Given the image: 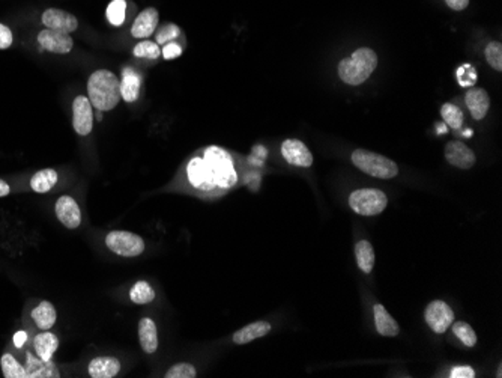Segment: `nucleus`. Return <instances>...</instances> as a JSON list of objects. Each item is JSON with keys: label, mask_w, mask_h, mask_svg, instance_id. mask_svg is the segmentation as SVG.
Segmentation results:
<instances>
[{"label": "nucleus", "mask_w": 502, "mask_h": 378, "mask_svg": "<svg viewBox=\"0 0 502 378\" xmlns=\"http://www.w3.org/2000/svg\"><path fill=\"white\" fill-rule=\"evenodd\" d=\"M187 177L194 189L205 191L231 189L238 178L231 154L220 146H208L194 156L187 165Z\"/></svg>", "instance_id": "obj_1"}, {"label": "nucleus", "mask_w": 502, "mask_h": 378, "mask_svg": "<svg viewBox=\"0 0 502 378\" xmlns=\"http://www.w3.org/2000/svg\"><path fill=\"white\" fill-rule=\"evenodd\" d=\"M87 99L96 111L110 112L122 100L121 80L108 70H96L87 80Z\"/></svg>", "instance_id": "obj_2"}, {"label": "nucleus", "mask_w": 502, "mask_h": 378, "mask_svg": "<svg viewBox=\"0 0 502 378\" xmlns=\"http://www.w3.org/2000/svg\"><path fill=\"white\" fill-rule=\"evenodd\" d=\"M378 67V55L372 49H358L352 56L338 63V77L346 84L358 86L364 83Z\"/></svg>", "instance_id": "obj_3"}, {"label": "nucleus", "mask_w": 502, "mask_h": 378, "mask_svg": "<svg viewBox=\"0 0 502 378\" xmlns=\"http://www.w3.org/2000/svg\"><path fill=\"white\" fill-rule=\"evenodd\" d=\"M351 158H352V163L359 170H363L364 174L370 177L380 178V179H391L397 177L399 174V168L394 161L380 154L372 153V151L355 149Z\"/></svg>", "instance_id": "obj_4"}, {"label": "nucleus", "mask_w": 502, "mask_h": 378, "mask_svg": "<svg viewBox=\"0 0 502 378\" xmlns=\"http://www.w3.org/2000/svg\"><path fill=\"white\" fill-rule=\"evenodd\" d=\"M349 205L359 215H378L387 208V194L378 189H359L349 196Z\"/></svg>", "instance_id": "obj_5"}, {"label": "nucleus", "mask_w": 502, "mask_h": 378, "mask_svg": "<svg viewBox=\"0 0 502 378\" xmlns=\"http://www.w3.org/2000/svg\"><path fill=\"white\" fill-rule=\"evenodd\" d=\"M108 251L124 258H136L145 252V240L129 231H112L105 237Z\"/></svg>", "instance_id": "obj_6"}, {"label": "nucleus", "mask_w": 502, "mask_h": 378, "mask_svg": "<svg viewBox=\"0 0 502 378\" xmlns=\"http://www.w3.org/2000/svg\"><path fill=\"white\" fill-rule=\"evenodd\" d=\"M424 318L427 326L438 334L445 333L454 322L453 309L442 300H435L424 310Z\"/></svg>", "instance_id": "obj_7"}, {"label": "nucleus", "mask_w": 502, "mask_h": 378, "mask_svg": "<svg viewBox=\"0 0 502 378\" xmlns=\"http://www.w3.org/2000/svg\"><path fill=\"white\" fill-rule=\"evenodd\" d=\"M72 127L79 136L91 134L94 128V106L84 95L75 96L72 103Z\"/></svg>", "instance_id": "obj_8"}, {"label": "nucleus", "mask_w": 502, "mask_h": 378, "mask_svg": "<svg viewBox=\"0 0 502 378\" xmlns=\"http://www.w3.org/2000/svg\"><path fill=\"white\" fill-rule=\"evenodd\" d=\"M38 44L50 53L56 55H67L74 47V39L70 34H63L59 30L44 29L38 34Z\"/></svg>", "instance_id": "obj_9"}, {"label": "nucleus", "mask_w": 502, "mask_h": 378, "mask_svg": "<svg viewBox=\"0 0 502 378\" xmlns=\"http://www.w3.org/2000/svg\"><path fill=\"white\" fill-rule=\"evenodd\" d=\"M56 218L68 229H77L82 225V211L77 201L68 194H63L56 201Z\"/></svg>", "instance_id": "obj_10"}, {"label": "nucleus", "mask_w": 502, "mask_h": 378, "mask_svg": "<svg viewBox=\"0 0 502 378\" xmlns=\"http://www.w3.org/2000/svg\"><path fill=\"white\" fill-rule=\"evenodd\" d=\"M42 25L46 26V29L59 30L63 32V34L71 35L72 32L77 30L79 21L71 13H67V11L50 8L42 14Z\"/></svg>", "instance_id": "obj_11"}, {"label": "nucleus", "mask_w": 502, "mask_h": 378, "mask_svg": "<svg viewBox=\"0 0 502 378\" xmlns=\"http://www.w3.org/2000/svg\"><path fill=\"white\" fill-rule=\"evenodd\" d=\"M281 156L292 166L310 168L313 165V156L309 148L297 139H289L283 142Z\"/></svg>", "instance_id": "obj_12"}, {"label": "nucleus", "mask_w": 502, "mask_h": 378, "mask_svg": "<svg viewBox=\"0 0 502 378\" xmlns=\"http://www.w3.org/2000/svg\"><path fill=\"white\" fill-rule=\"evenodd\" d=\"M158 11L155 8H146L141 11L131 26V35L137 39H146L155 34L158 26Z\"/></svg>", "instance_id": "obj_13"}, {"label": "nucleus", "mask_w": 502, "mask_h": 378, "mask_svg": "<svg viewBox=\"0 0 502 378\" xmlns=\"http://www.w3.org/2000/svg\"><path fill=\"white\" fill-rule=\"evenodd\" d=\"M445 158L450 165L459 169H471L477 160L474 151L465 144L457 142V140L449 142V145L445 146Z\"/></svg>", "instance_id": "obj_14"}, {"label": "nucleus", "mask_w": 502, "mask_h": 378, "mask_svg": "<svg viewBox=\"0 0 502 378\" xmlns=\"http://www.w3.org/2000/svg\"><path fill=\"white\" fill-rule=\"evenodd\" d=\"M121 360L112 358V355H100L91 360L87 366V372L92 378H115L121 372Z\"/></svg>", "instance_id": "obj_15"}, {"label": "nucleus", "mask_w": 502, "mask_h": 378, "mask_svg": "<svg viewBox=\"0 0 502 378\" xmlns=\"http://www.w3.org/2000/svg\"><path fill=\"white\" fill-rule=\"evenodd\" d=\"M139 341L141 350L146 354H152L158 350V329L152 318L143 317L139 321Z\"/></svg>", "instance_id": "obj_16"}, {"label": "nucleus", "mask_w": 502, "mask_h": 378, "mask_svg": "<svg viewBox=\"0 0 502 378\" xmlns=\"http://www.w3.org/2000/svg\"><path fill=\"white\" fill-rule=\"evenodd\" d=\"M465 101H466L469 112H471V116L475 121H482L483 118L487 115L490 99L484 89L471 88L465 96Z\"/></svg>", "instance_id": "obj_17"}, {"label": "nucleus", "mask_w": 502, "mask_h": 378, "mask_svg": "<svg viewBox=\"0 0 502 378\" xmlns=\"http://www.w3.org/2000/svg\"><path fill=\"white\" fill-rule=\"evenodd\" d=\"M59 371L51 360H42L38 355L27 354L26 378H58Z\"/></svg>", "instance_id": "obj_18"}, {"label": "nucleus", "mask_w": 502, "mask_h": 378, "mask_svg": "<svg viewBox=\"0 0 502 378\" xmlns=\"http://www.w3.org/2000/svg\"><path fill=\"white\" fill-rule=\"evenodd\" d=\"M271 324L266 321H256L251 322L248 326L239 329L238 332L233 333V342L236 345H245L248 342H253L255 339L264 338L271 332Z\"/></svg>", "instance_id": "obj_19"}, {"label": "nucleus", "mask_w": 502, "mask_h": 378, "mask_svg": "<svg viewBox=\"0 0 502 378\" xmlns=\"http://www.w3.org/2000/svg\"><path fill=\"white\" fill-rule=\"evenodd\" d=\"M59 348V338L50 330H42L34 338V350L42 360H51Z\"/></svg>", "instance_id": "obj_20"}, {"label": "nucleus", "mask_w": 502, "mask_h": 378, "mask_svg": "<svg viewBox=\"0 0 502 378\" xmlns=\"http://www.w3.org/2000/svg\"><path fill=\"white\" fill-rule=\"evenodd\" d=\"M373 315H375L376 330L379 334H382V336L394 338L400 333L399 324L392 320V317L388 314V310L382 305H375Z\"/></svg>", "instance_id": "obj_21"}, {"label": "nucleus", "mask_w": 502, "mask_h": 378, "mask_svg": "<svg viewBox=\"0 0 502 378\" xmlns=\"http://www.w3.org/2000/svg\"><path fill=\"white\" fill-rule=\"evenodd\" d=\"M32 320L35 321L37 327L41 330H50L58 320V312L50 301L44 300L41 303L32 310Z\"/></svg>", "instance_id": "obj_22"}, {"label": "nucleus", "mask_w": 502, "mask_h": 378, "mask_svg": "<svg viewBox=\"0 0 502 378\" xmlns=\"http://www.w3.org/2000/svg\"><path fill=\"white\" fill-rule=\"evenodd\" d=\"M140 86H141V77L140 74L125 68L124 75L121 80V96L122 100L127 103H134L139 99L140 94Z\"/></svg>", "instance_id": "obj_23"}, {"label": "nucleus", "mask_w": 502, "mask_h": 378, "mask_svg": "<svg viewBox=\"0 0 502 378\" xmlns=\"http://www.w3.org/2000/svg\"><path fill=\"white\" fill-rule=\"evenodd\" d=\"M59 175L54 169H42L30 179V189L35 193H49L54 186L58 184Z\"/></svg>", "instance_id": "obj_24"}, {"label": "nucleus", "mask_w": 502, "mask_h": 378, "mask_svg": "<svg viewBox=\"0 0 502 378\" xmlns=\"http://www.w3.org/2000/svg\"><path fill=\"white\" fill-rule=\"evenodd\" d=\"M355 256H356V264L363 273L370 275L373 272L375 265V251L373 246L368 241L363 240L356 243L355 246Z\"/></svg>", "instance_id": "obj_25"}, {"label": "nucleus", "mask_w": 502, "mask_h": 378, "mask_svg": "<svg viewBox=\"0 0 502 378\" xmlns=\"http://www.w3.org/2000/svg\"><path fill=\"white\" fill-rule=\"evenodd\" d=\"M129 298L136 305H148L155 300V291L146 280H139L129 289Z\"/></svg>", "instance_id": "obj_26"}, {"label": "nucleus", "mask_w": 502, "mask_h": 378, "mask_svg": "<svg viewBox=\"0 0 502 378\" xmlns=\"http://www.w3.org/2000/svg\"><path fill=\"white\" fill-rule=\"evenodd\" d=\"M0 368H2L5 378H26V366L21 365L11 353L2 355Z\"/></svg>", "instance_id": "obj_27"}, {"label": "nucleus", "mask_w": 502, "mask_h": 378, "mask_svg": "<svg viewBox=\"0 0 502 378\" xmlns=\"http://www.w3.org/2000/svg\"><path fill=\"white\" fill-rule=\"evenodd\" d=\"M133 55L140 59H149L157 61L161 56V49L155 41L141 39L139 44L133 49Z\"/></svg>", "instance_id": "obj_28"}, {"label": "nucleus", "mask_w": 502, "mask_h": 378, "mask_svg": "<svg viewBox=\"0 0 502 378\" xmlns=\"http://www.w3.org/2000/svg\"><path fill=\"white\" fill-rule=\"evenodd\" d=\"M441 115L444 118V121L446 122V125L451 127L453 130H459L463 125V112L459 109V107L451 104V103H445L441 109Z\"/></svg>", "instance_id": "obj_29"}, {"label": "nucleus", "mask_w": 502, "mask_h": 378, "mask_svg": "<svg viewBox=\"0 0 502 378\" xmlns=\"http://www.w3.org/2000/svg\"><path fill=\"white\" fill-rule=\"evenodd\" d=\"M451 326H453V333L462 341L463 345H466V347H469V348L474 347V345L477 344V334L468 322L457 321V322H453Z\"/></svg>", "instance_id": "obj_30"}, {"label": "nucleus", "mask_w": 502, "mask_h": 378, "mask_svg": "<svg viewBox=\"0 0 502 378\" xmlns=\"http://www.w3.org/2000/svg\"><path fill=\"white\" fill-rule=\"evenodd\" d=\"M127 13V2L125 0H113V2L107 6V18L113 26H122L125 21Z\"/></svg>", "instance_id": "obj_31"}, {"label": "nucleus", "mask_w": 502, "mask_h": 378, "mask_svg": "<svg viewBox=\"0 0 502 378\" xmlns=\"http://www.w3.org/2000/svg\"><path fill=\"white\" fill-rule=\"evenodd\" d=\"M179 37H181V29H179L176 25L167 23V25L161 26V27L157 30L155 42H157L158 46H165V44H167V42H170V41L178 39Z\"/></svg>", "instance_id": "obj_32"}, {"label": "nucleus", "mask_w": 502, "mask_h": 378, "mask_svg": "<svg viewBox=\"0 0 502 378\" xmlns=\"http://www.w3.org/2000/svg\"><path fill=\"white\" fill-rule=\"evenodd\" d=\"M486 59L490 67L496 71H502V44L498 41H492L486 47Z\"/></svg>", "instance_id": "obj_33"}, {"label": "nucleus", "mask_w": 502, "mask_h": 378, "mask_svg": "<svg viewBox=\"0 0 502 378\" xmlns=\"http://www.w3.org/2000/svg\"><path fill=\"white\" fill-rule=\"evenodd\" d=\"M198 375L194 366L191 363H176L166 372V378H194Z\"/></svg>", "instance_id": "obj_34"}, {"label": "nucleus", "mask_w": 502, "mask_h": 378, "mask_svg": "<svg viewBox=\"0 0 502 378\" xmlns=\"http://www.w3.org/2000/svg\"><path fill=\"white\" fill-rule=\"evenodd\" d=\"M457 80H459L462 86H472L477 80V73L474 67H471V65H463V67L457 71Z\"/></svg>", "instance_id": "obj_35"}, {"label": "nucleus", "mask_w": 502, "mask_h": 378, "mask_svg": "<svg viewBox=\"0 0 502 378\" xmlns=\"http://www.w3.org/2000/svg\"><path fill=\"white\" fill-rule=\"evenodd\" d=\"M161 55H162V58L167 59V61L174 59V58H178V56L182 55V47L179 44H176L174 41H170V42H167V44L162 46Z\"/></svg>", "instance_id": "obj_36"}, {"label": "nucleus", "mask_w": 502, "mask_h": 378, "mask_svg": "<svg viewBox=\"0 0 502 378\" xmlns=\"http://www.w3.org/2000/svg\"><path fill=\"white\" fill-rule=\"evenodd\" d=\"M14 42V35L11 29L5 25L0 23V50H6L11 46H13Z\"/></svg>", "instance_id": "obj_37"}, {"label": "nucleus", "mask_w": 502, "mask_h": 378, "mask_svg": "<svg viewBox=\"0 0 502 378\" xmlns=\"http://www.w3.org/2000/svg\"><path fill=\"white\" fill-rule=\"evenodd\" d=\"M451 378H474L475 372L471 366H456L450 374Z\"/></svg>", "instance_id": "obj_38"}, {"label": "nucleus", "mask_w": 502, "mask_h": 378, "mask_svg": "<svg viewBox=\"0 0 502 378\" xmlns=\"http://www.w3.org/2000/svg\"><path fill=\"white\" fill-rule=\"evenodd\" d=\"M445 4L454 11H463L469 5V0H445Z\"/></svg>", "instance_id": "obj_39"}, {"label": "nucleus", "mask_w": 502, "mask_h": 378, "mask_svg": "<svg viewBox=\"0 0 502 378\" xmlns=\"http://www.w3.org/2000/svg\"><path fill=\"white\" fill-rule=\"evenodd\" d=\"M26 339H27V334H26V332H18L17 334H15V336H14V344H15V347H23V344L26 342Z\"/></svg>", "instance_id": "obj_40"}, {"label": "nucleus", "mask_w": 502, "mask_h": 378, "mask_svg": "<svg viewBox=\"0 0 502 378\" xmlns=\"http://www.w3.org/2000/svg\"><path fill=\"white\" fill-rule=\"evenodd\" d=\"M11 193V187L6 181L4 179H0V198H5L8 196V194Z\"/></svg>", "instance_id": "obj_41"}, {"label": "nucleus", "mask_w": 502, "mask_h": 378, "mask_svg": "<svg viewBox=\"0 0 502 378\" xmlns=\"http://www.w3.org/2000/svg\"><path fill=\"white\" fill-rule=\"evenodd\" d=\"M496 377H502V370H501V366H499V370H498V375Z\"/></svg>", "instance_id": "obj_42"}]
</instances>
